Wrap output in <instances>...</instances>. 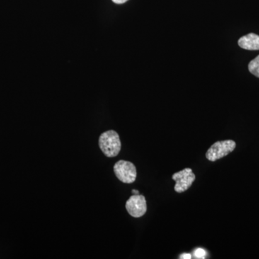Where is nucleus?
Listing matches in <instances>:
<instances>
[{
    "label": "nucleus",
    "instance_id": "obj_1",
    "mask_svg": "<svg viewBox=\"0 0 259 259\" xmlns=\"http://www.w3.org/2000/svg\"><path fill=\"white\" fill-rule=\"evenodd\" d=\"M99 146L107 157H115L121 150V141L119 135L115 131L103 133L99 139Z\"/></svg>",
    "mask_w": 259,
    "mask_h": 259
},
{
    "label": "nucleus",
    "instance_id": "obj_2",
    "mask_svg": "<svg viewBox=\"0 0 259 259\" xmlns=\"http://www.w3.org/2000/svg\"><path fill=\"white\" fill-rule=\"evenodd\" d=\"M236 147V143L232 140L218 141L209 148L206 153V157L210 161H217L234 151Z\"/></svg>",
    "mask_w": 259,
    "mask_h": 259
},
{
    "label": "nucleus",
    "instance_id": "obj_3",
    "mask_svg": "<svg viewBox=\"0 0 259 259\" xmlns=\"http://www.w3.org/2000/svg\"><path fill=\"white\" fill-rule=\"evenodd\" d=\"M115 176L120 182L126 184L134 183L137 177V171L134 163L120 160L114 166Z\"/></svg>",
    "mask_w": 259,
    "mask_h": 259
},
{
    "label": "nucleus",
    "instance_id": "obj_4",
    "mask_svg": "<svg viewBox=\"0 0 259 259\" xmlns=\"http://www.w3.org/2000/svg\"><path fill=\"white\" fill-rule=\"evenodd\" d=\"M126 209L134 218H141L146 214L147 210L146 198L144 196L135 194L131 196L126 202Z\"/></svg>",
    "mask_w": 259,
    "mask_h": 259
},
{
    "label": "nucleus",
    "instance_id": "obj_5",
    "mask_svg": "<svg viewBox=\"0 0 259 259\" xmlns=\"http://www.w3.org/2000/svg\"><path fill=\"white\" fill-rule=\"evenodd\" d=\"M195 178V175H194L191 168H185L182 171L175 173L172 176V179L176 182L175 190L178 193L185 192L192 186Z\"/></svg>",
    "mask_w": 259,
    "mask_h": 259
},
{
    "label": "nucleus",
    "instance_id": "obj_6",
    "mask_svg": "<svg viewBox=\"0 0 259 259\" xmlns=\"http://www.w3.org/2000/svg\"><path fill=\"white\" fill-rule=\"evenodd\" d=\"M238 45L245 50H259V35L255 33L244 35L238 40Z\"/></svg>",
    "mask_w": 259,
    "mask_h": 259
},
{
    "label": "nucleus",
    "instance_id": "obj_7",
    "mask_svg": "<svg viewBox=\"0 0 259 259\" xmlns=\"http://www.w3.org/2000/svg\"><path fill=\"white\" fill-rule=\"evenodd\" d=\"M248 70L252 74L259 78V56L250 61L248 64Z\"/></svg>",
    "mask_w": 259,
    "mask_h": 259
},
{
    "label": "nucleus",
    "instance_id": "obj_8",
    "mask_svg": "<svg viewBox=\"0 0 259 259\" xmlns=\"http://www.w3.org/2000/svg\"><path fill=\"white\" fill-rule=\"evenodd\" d=\"M194 254L195 258L203 259L205 258L206 255H207V252H206V250L202 249V248H197L194 251Z\"/></svg>",
    "mask_w": 259,
    "mask_h": 259
},
{
    "label": "nucleus",
    "instance_id": "obj_9",
    "mask_svg": "<svg viewBox=\"0 0 259 259\" xmlns=\"http://www.w3.org/2000/svg\"><path fill=\"white\" fill-rule=\"evenodd\" d=\"M182 259H190L192 258V255L189 254V253H184L180 257Z\"/></svg>",
    "mask_w": 259,
    "mask_h": 259
},
{
    "label": "nucleus",
    "instance_id": "obj_10",
    "mask_svg": "<svg viewBox=\"0 0 259 259\" xmlns=\"http://www.w3.org/2000/svg\"><path fill=\"white\" fill-rule=\"evenodd\" d=\"M112 2H113L114 3H115V4H123V3H126V2L128 1V0H112Z\"/></svg>",
    "mask_w": 259,
    "mask_h": 259
},
{
    "label": "nucleus",
    "instance_id": "obj_11",
    "mask_svg": "<svg viewBox=\"0 0 259 259\" xmlns=\"http://www.w3.org/2000/svg\"><path fill=\"white\" fill-rule=\"evenodd\" d=\"M132 192H133V193H134L135 194H139V192L138 190H133Z\"/></svg>",
    "mask_w": 259,
    "mask_h": 259
}]
</instances>
